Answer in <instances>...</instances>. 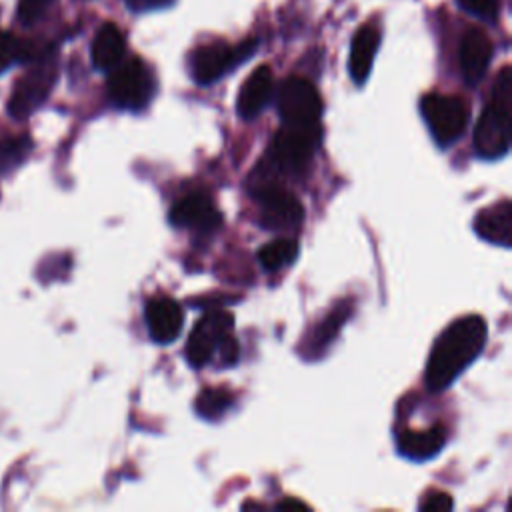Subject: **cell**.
I'll return each instance as SVG.
<instances>
[{
    "label": "cell",
    "instance_id": "obj_1",
    "mask_svg": "<svg viewBox=\"0 0 512 512\" xmlns=\"http://www.w3.org/2000/svg\"><path fill=\"white\" fill-rule=\"evenodd\" d=\"M486 336V320L478 314L460 316L446 326L432 344L424 372L426 386L432 392L448 388L480 356Z\"/></svg>",
    "mask_w": 512,
    "mask_h": 512
},
{
    "label": "cell",
    "instance_id": "obj_2",
    "mask_svg": "<svg viewBox=\"0 0 512 512\" xmlns=\"http://www.w3.org/2000/svg\"><path fill=\"white\" fill-rule=\"evenodd\" d=\"M320 140V128L310 126H284L274 134L264 158L252 172V190L268 184H282L284 176L302 174Z\"/></svg>",
    "mask_w": 512,
    "mask_h": 512
},
{
    "label": "cell",
    "instance_id": "obj_3",
    "mask_svg": "<svg viewBox=\"0 0 512 512\" xmlns=\"http://www.w3.org/2000/svg\"><path fill=\"white\" fill-rule=\"evenodd\" d=\"M512 70L504 66L496 78L492 98L484 106L474 128V150L486 160L500 158L510 148Z\"/></svg>",
    "mask_w": 512,
    "mask_h": 512
},
{
    "label": "cell",
    "instance_id": "obj_4",
    "mask_svg": "<svg viewBox=\"0 0 512 512\" xmlns=\"http://www.w3.org/2000/svg\"><path fill=\"white\" fill-rule=\"evenodd\" d=\"M106 90L116 106L126 110H140L152 100L156 82L152 70L140 58H130L112 68Z\"/></svg>",
    "mask_w": 512,
    "mask_h": 512
},
{
    "label": "cell",
    "instance_id": "obj_5",
    "mask_svg": "<svg viewBox=\"0 0 512 512\" xmlns=\"http://www.w3.org/2000/svg\"><path fill=\"white\" fill-rule=\"evenodd\" d=\"M420 112L430 134L440 146H450L462 136L470 120V106L460 96L426 94L420 102Z\"/></svg>",
    "mask_w": 512,
    "mask_h": 512
},
{
    "label": "cell",
    "instance_id": "obj_6",
    "mask_svg": "<svg viewBox=\"0 0 512 512\" xmlns=\"http://www.w3.org/2000/svg\"><path fill=\"white\" fill-rule=\"evenodd\" d=\"M278 114L284 126H318L322 116V98L312 82L300 76L286 78L276 96Z\"/></svg>",
    "mask_w": 512,
    "mask_h": 512
},
{
    "label": "cell",
    "instance_id": "obj_7",
    "mask_svg": "<svg viewBox=\"0 0 512 512\" xmlns=\"http://www.w3.org/2000/svg\"><path fill=\"white\" fill-rule=\"evenodd\" d=\"M260 202V224L266 230H296L304 220L302 202L282 184H268L252 190Z\"/></svg>",
    "mask_w": 512,
    "mask_h": 512
},
{
    "label": "cell",
    "instance_id": "obj_8",
    "mask_svg": "<svg viewBox=\"0 0 512 512\" xmlns=\"http://www.w3.org/2000/svg\"><path fill=\"white\" fill-rule=\"evenodd\" d=\"M234 316L224 310H212L204 314L196 326L192 328L186 342V358L194 368L204 366L212 360L214 352L222 346V342L232 336Z\"/></svg>",
    "mask_w": 512,
    "mask_h": 512
},
{
    "label": "cell",
    "instance_id": "obj_9",
    "mask_svg": "<svg viewBox=\"0 0 512 512\" xmlns=\"http://www.w3.org/2000/svg\"><path fill=\"white\" fill-rule=\"evenodd\" d=\"M56 64L52 58L44 56L34 64L14 86L12 98L8 102L10 114L18 120L28 118L50 94L54 82H56Z\"/></svg>",
    "mask_w": 512,
    "mask_h": 512
},
{
    "label": "cell",
    "instance_id": "obj_10",
    "mask_svg": "<svg viewBox=\"0 0 512 512\" xmlns=\"http://www.w3.org/2000/svg\"><path fill=\"white\" fill-rule=\"evenodd\" d=\"M254 50V42H244L236 48L226 42L204 44L192 54V76L198 84H212L220 76H224L234 64L248 58Z\"/></svg>",
    "mask_w": 512,
    "mask_h": 512
},
{
    "label": "cell",
    "instance_id": "obj_11",
    "mask_svg": "<svg viewBox=\"0 0 512 512\" xmlns=\"http://www.w3.org/2000/svg\"><path fill=\"white\" fill-rule=\"evenodd\" d=\"M168 218L178 228H194L200 232L216 230L222 220L214 202L202 192H192L174 202Z\"/></svg>",
    "mask_w": 512,
    "mask_h": 512
},
{
    "label": "cell",
    "instance_id": "obj_12",
    "mask_svg": "<svg viewBox=\"0 0 512 512\" xmlns=\"http://www.w3.org/2000/svg\"><path fill=\"white\" fill-rule=\"evenodd\" d=\"M184 324L182 306L164 294L152 296L146 302V326L154 342L168 344L178 338Z\"/></svg>",
    "mask_w": 512,
    "mask_h": 512
},
{
    "label": "cell",
    "instance_id": "obj_13",
    "mask_svg": "<svg viewBox=\"0 0 512 512\" xmlns=\"http://www.w3.org/2000/svg\"><path fill=\"white\" fill-rule=\"evenodd\" d=\"M460 70L464 80L474 86L478 84L490 64L492 58V42L480 28H470L460 40Z\"/></svg>",
    "mask_w": 512,
    "mask_h": 512
},
{
    "label": "cell",
    "instance_id": "obj_14",
    "mask_svg": "<svg viewBox=\"0 0 512 512\" xmlns=\"http://www.w3.org/2000/svg\"><path fill=\"white\" fill-rule=\"evenodd\" d=\"M272 86H274L272 70L266 64L252 70V74L246 78V82L238 92V102H236L238 114L246 120L256 118L262 112V108L270 102Z\"/></svg>",
    "mask_w": 512,
    "mask_h": 512
},
{
    "label": "cell",
    "instance_id": "obj_15",
    "mask_svg": "<svg viewBox=\"0 0 512 512\" xmlns=\"http://www.w3.org/2000/svg\"><path fill=\"white\" fill-rule=\"evenodd\" d=\"M474 230L480 238L504 246H510L512 240V204L510 200H500L486 206L474 218Z\"/></svg>",
    "mask_w": 512,
    "mask_h": 512
},
{
    "label": "cell",
    "instance_id": "obj_16",
    "mask_svg": "<svg viewBox=\"0 0 512 512\" xmlns=\"http://www.w3.org/2000/svg\"><path fill=\"white\" fill-rule=\"evenodd\" d=\"M378 44H380L378 26L366 22L356 30L350 46V58H348V72L356 84H362L370 76L374 56L378 52Z\"/></svg>",
    "mask_w": 512,
    "mask_h": 512
},
{
    "label": "cell",
    "instance_id": "obj_17",
    "mask_svg": "<svg viewBox=\"0 0 512 512\" xmlns=\"http://www.w3.org/2000/svg\"><path fill=\"white\" fill-rule=\"evenodd\" d=\"M446 434L440 424L426 430H404L398 436V450L410 460H428L440 452Z\"/></svg>",
    "mask_w": 512,
    "mask_h": 512
},
{
    "label": "cell",
    "instance_id": "obj_18",
    "mask_svg": "<svg viewBox=\"0 0 512 512\" xmlns=\"http://www.w3.org/2000/svg\"><path fill=\"white\" fill-rule=\"evenodd\" d=\"M124 36L120 28L112 22H106L100 26L92 40V64L98 70H112L116 64L124 58Z\"/></svg>",
    "mask_w": 512,
    "mask_h": 512
},
{
    "label": "cell",
    "instance_id": "obj_19",
    "mask_svg": "<svg viewBox=\"0 0 512 512\" xmlns=\"http://www.w3.org/2000/svg\"><path fill=\"white\" fill-rule=\"evenodd\" d=\"M350 306L348 304H338L332 308V312L322 318L306 336V346H304V356L312 358V356H320L330 344L332 340L338 336L344 320L348 318Z\"/></svg>",
    "mask_w": 512,
    "mask_h": 512
},
{
    "label": "cell",
    "instance_id": "obj_20",
    "mask_svg": "<svg viewBox=\"0 0 512 512\" xmlns=\"http://www.w3.org/2000/svg\"><path fill=\"white\" fill-rule=\"evenodd\" d=\"M258 262L262 264L264 270H280L284 268L286 264H292L298 256V242L292 240V238H278V240H272L268 244H264L260 250H258Z\"/></svg>",
    "mask_w": 512,
    "mask_h": 512
},
{
    "label": "cell",
    "instance_id": "obj_21",
    "mask_svg": "<svg viewBox=\"0 0 512 512\" xmlns=\"http://www.w3.org/2000/svg\"><path fill=\"white\" fill-rule=\"evenodd\" d=\"M234 404V396L226 388H204L196 398V412L206 420L224 416Z\"/></svg>",
    "mask_w": 512,
    "mask_h": 512
},
{
    "label": "cell",
    "instance_id": "obj_22",
    "mask_svg": "<svg viewBox=\"0 0 512 512\" xmlns=\"http://www.w3.org/2000/svg\"><path fill=\"white\" fill-rule=\"evenodd\" d=\"M34 48L26 42H22L18 36H14L12 32L0 30V74L4 70H8L10 66H14L16 62L34 58Z\"/></svg>",
    "mask_w": 512,
    "mask_h": 512
},
{
    "label": "cell",
    "instance_id": "obj_23",
    "mask_svg": "<svg viewBox=\"0 0 512 512\" xmlns=\"http://www.w3.org/2000/svg\"><path fill=\"white\" fill-rule=\"evenodd\" d=\"M458 4L466 12L488 22H494L500 12V0H458Z\"/></svg>",
    "mask_w": 512,
    "mask_h": 512
},
{
    "label": "cell",
    "instance_id": "obj_24",
    "mask_svg": "<svg viewBox=\"0 0 512 512\" xmlns=\"http://www.w3.org/2000/svg\"><path fill=\"white\" fill-rule=\"evenodd\" d=\"M54 0H18V20L26 26L40 20Z\"/></svg>",
    "mask_w": 512,
    "mask_h": 512
},
{
    "label": "cell",
    "instance_id": "obj_25",
    "mask_svg": "<svg viewBox=\"0 0 512 512\" xmlns=\"http://www.w3.org/2000/svg\"><path fill=\"white\" fill-rule=\"evenodd\" d=\"M420 510L424 512H448L452 510V496L440 490H430L420 502Z\"/></svg>",
    "mask_w": 512,
    "mask_h": 512
},
{
    "label": "cell",
    "instance_id": "obj_26",
    "mask_svg": "<svg viewBox=\"0 0 512 512\" xmlns=\"http://www.w3.org/2000/svg\"><path fill=\"white\" fill-rule=\"evenodd\" d=\"M220 350V358H222V364H234L236 360H238V356H240V348H238V342L232 338V336H228L224 342H222V346L218 348Z\"/></svg>",
    "mask_w": 512,
    "mask_h": 512
},
{
    "label": "cell",
    "instance_id": "obj_27",
    "mask_svg": "<svg viewBox=\"0 0 512 512\" xmlns=\"http://www.w3.org/2000/svg\"><path fill=\"white\" fill-rule=\"evenodd\" d=\"M130 10L134 12H148V10H158L170 6L174 0H124Z\"/></svg>",
    "mask_w": 512,
    "mask_h": 512
},
{
    "label": "cell",
    "instance_id": "obj_28",
    "mask_svg": "<svg viewBox=\"0 0 512 512\" xmlns=\"http://www.w3.org/2000/svg\"><path fill=\"white\" fill-rule=\"evenodd\" d=\"M276 508H280V510H308V506L304 502L294 500V498H286V500L278 502Z\"/></svg>",
    "mask_w": 512,
    "mask_h": 512
}]
</instances>
